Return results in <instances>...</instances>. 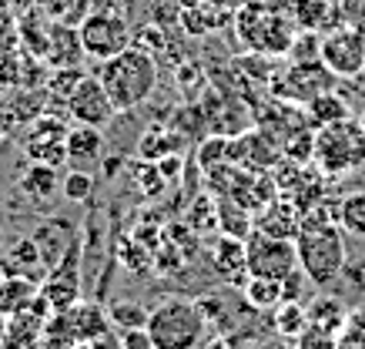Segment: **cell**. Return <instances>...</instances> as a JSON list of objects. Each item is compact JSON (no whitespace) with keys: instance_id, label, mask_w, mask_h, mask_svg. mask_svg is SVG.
Wrapping results in <instances>:
<instances>
[{"instance_id":"1","label":"cell","mask_w":365,"mask_h":349,"mask_svg":"<svg viewBox=\"0 0 365 349\" xmlns=\"http://www.w3.org/2000/svg\"><path fill=\"white\" fill-rule=\"evenodd\" d=\"M299 252V269L309 275L315 289H329L345 272V236L335 228L332 218H305L302 232L295 238Z\"/></svg>"},{"instance_id":"2","label":"cell","mask_w":365,"mask_h":349,"mask_svg":"<svg viewBox=\"0 0 365 349\" xmlns=\"http://www.w3.org/2000/svg\"><path fill=\"white\" fill-rule=\"evenodd\" d=\"M101 84L111 94L118 111H131L138 104L151 98L158 84V64L155 57L141 51V47H124L121 54L101 61Z\"/></svg>"},{"instance_id":"3","label":"cell","mask_w":365,"mask_h":349,"mask_svg":"<svg viewBox=\"0 0 365 349\" xmlns=\"http://www.w3.org/2000/svg\"><path fill=\"white\" fill-rule=\"evenodd\" d=\"M148 339L155 349H198L208 333V315L201 303L185 295H168L148 309Z\"/></svg>"},{"instance_id":"4","label":"cell","mask_w":365,"mask_h":349,"mask_svg":"<svg viewBox=\"0 0 365 349\" xmlns=\"http://www.w3.org/2000/svg\"><path fill=\"white\" fill-rule=\"evenodd\" d=\"M312 158L319 161V168L325 175H345L365 165V135L355 118L335 121L329 128L315 131V148Z\"/></svg>"},{"instance_id":"5","label":"cell","mask_w":365,"mask_h":349,"mask_svg":"<svg viewBox=\"0 0 365 349\" xmlns=\"http://www.w3.org/2000/svg\"><path fill=\"white\" fill-rule=\"evenodd\" d=\"M245 269L248 275H265V279H285L299 269V252L292 238H275L255 228L245 238Z\"/></svg>"},{"instance_id":"6","label":"cell","mask_w":365,"mask_h":349,"mask_svg":"<svg viewBox=\"0 0 365 349\" xmlns=\"http://www.w3.org/2000/svg\"><path fill=\"white\" fill-rule=\"evenodd\" d=\"M238 34L245 37V44L252 47V51H258V54H288V47H292V41H295V34H292V27H288V21H282L278 14H268L262 11L258 4H245L242 14H238Z\"/></svg>"},{"instance_id":"7","label":"cell","mask_w":365,"mask_h":349,"mask_svg":"<svg viewBox=\"0 0 365 349\" xmlns=\"http://www.w3.org/2000/svg\"><path fill=\"white\" fill-rule=\"evenodd\" d=\"M81 51L88 57H98V61H108V57L121 54L124 47H131V27L124 17L111 11H98L91 14L88 21L81 24Z\"/></svg>"},{"instance_id":"8","label":"cell","mask_w":365,"mask_h":349,"mask_svg":"<svg viewBox=\"0 0 365 349\" xmlns=\"http://www.w3.org/2000/svg\"><path fill=\"white\" fill-rule=\"evenodd\" d=\"M322 64L335 78H359L365 71V34L352 27H335L322 37Z\"/></svg>"},{"instance_id":"9","label":"cell","mask_w":365,"mask_h":349,"mask_svg":"<svg viewBox=\"0 0 365 349\" xmlns=\"http://www.w3.org/2000/svg\"><path fill=\"white\" fill-rule=\"evenodd\" d=\"M41 295L47 299L51 313H67L81 303V238L67 248V256L47 272L41 282Z\"/></svg>"},{"instance_id":"10","label":"cell","mask_w":365,"mask_h":349,"mask_svg":"<svg viewBox=\"0 0 365 349\" xmlns=\"http://www.w3.org/2000/svg\"><path fill=\"white\" fill-rule=\"evenodd\" d=\"M67 111L78 124H91V128H104L111 121L118 108H114L111 94L104 91L101 78H81L78 88L67 94Z\"/></svg>"},{"instance_id":"11","label":"cell","mask_w":365,"mask_h":349,"mask_svg":"<svg viewBox=\"0 0 365 349\" xmlns=\"http://www.w3.org/2000/svg\"><path fill=\"white\" fill-rule=\"evenodd\" d=\"M0 275H21V279H31L37 285L47 279V265L41 259L37 246H34V238H4V246H0Z\"/></svg>"},{"instance_id":"12","label":"cell","mask_w":365,"mask_h":349,"mask_svg":"<svg viewBox=\"0 0 365 349\" xmlns=\"http://www.w3.org/2000/svg\"><path fill=\"white\" fill-rule=\"evenodd\" d=\"M31 238H34V246H37V252H41V259H44L47 272L54 269L57 262L67 256V248L78 242V236H74V226H71L67 218H57V215H51V218H41Z\"/></svg>"},{"instance_id":"13","label":"cell","mask_w":365,"mask_h":349,"mask_svg":"<svg viewBox=\"0 0 365 349\" xmlns=\"http://www.w3.org/2000/svg\"><path fill=\"white\" fill-rule=\"evenodd\" d=\"M41 295V285L31 279H21V275H0V313L14 319V315L34 309Z\"/></svg>"},{"instance_id":"14","label":"cell","mask_w":365,"mask_h":349,"mask_svg":"<svg viewBox=\"0 0 365 349\" xmlns=\"http://www.w3.org/2000/svg\"><path fill=\"white\" fill-rule=\"evenodd\" d=\"M292 21L302 31L322 34L325 27H339L335 0H292Z\"/></svg>"},{"instance_id":"15","label":"cell","mask_w":365,"mask_h":349,"mask_svg":"<svg viewBox=\"0 0 365 349\" xmlns=\"http://www.w3.org/2000/svg\"><path fill=\"white\" fill-rule=\"evenodd\" d=\"M305 315H309V326L325 329V333H342L349 323V309H345L335 295H312V303H305Z\"/></svg>"},{"instance_id":"16","label":"cell","mask_w":365,"mask_h":349,"mask_svg":"<svg viewBox=\"0 0 365 349\" xmlns=\"http://www.w3.org/2000/svg\"><path fill=\"white\" fill-rule=\"evenodd\" d=\"M345 118H352V111H349L345 98H339L335 91H322L312 101H305V121H309L315 131H319V128H329V124H335V121H345Z\"/></svg>"},{"instance_id":"17","label":"cell","mask_w":365,"mask_h":349,"mask_svg":"<svg viewBox=\"0 0 365 349\" xmlns=\"http://www.w3.org/2000/svg\"><path fill=\"white\" fill-rule=\"evenodd\" d=\"M101 148H104V135H101V128L78 124L74 131H67V158H71L74 165H91V161H98Z\"/></svg>"},{"instance_id":"18","label":"cell","mask_w":365,"mask_h":349,"mask_svg":"<svg viewBox=\"0 0 365 349\" xmlns=\"http://www.w3.org/2000/svg\"><path fill=\"white\" fill-rule=\"evenodd\" d=\"M339 228L345 236H355V238H365V188L359 192H349L339 202Z\"/></svg>"},{"instance_id":"19","label":"cell","mask_w":365,"mask_h":349,"mask_svg":"<svg viewBox=\"0 0 365 349\" xmlns=\"http://www.w3.org/2000/svg\"><path fill=\"white\" fill-rule=\"evenodd\" d=\"M245 303L255 309H275L282 305V282L265 275H248L245 279Z\"/></svg>"},{"instance_id":"20","label":"cell","mask_w":365,"mask_h":349,"mask_svg":"<svg viewBox=\"0 0 365 349\" xmlns=\"http://www.w3.org/2000/svg\"><path fill=\"white\" fill-rule=\"evenodd\" d=\"M21 188L31 198H47V195L54 192H61V181H57V171H54V165H44V161H34L31 165V171L21 178Z\"/></svg>"},{"instance_id":"21","label":"cell","mask_w":365,"mask_h":349,"mask_svg":"<svg viewBox=\"0 0 365 349\" xmlns=\"http://www.w3.org/2000/svg\"><path fill=\"white\" fill-rule=\"evenodd\" d=\"M275 329L278 336L299 339L309 329V315H305V303H282L275 305Z\"/></svg>"},{"instance_id":"22","label":"cell","mask_w":365,"mask_h":349,"mask_svg":"<svg viewBox=\"0 0 365 349\" xmlns=\"http://www.w3.org/2000/svg\"><path fill=\"white\" fill-rule=\"evenodd\" d=\"M215 265H218L222 275H232V279H238V272H248L245 269V242H238V238H222L218 256H215Z\"/></svg>"},{"instance_id":"23","label":"cell","mask_w":365,"mask_h":349,"mask_svg":"<svg viewBox=\"0 0 365 349\" xmlns=\"http://www.w3.org/2000/svg\"><path fill=\"white\" fill-rule=\"evenodd\" d=\"M108 323H114V326L121 329V333H128V329H144V326H148V309H144V305H138V303H128V299H121V303L111 305Z\"/></svg>"},{"instance_id":"24","label":"cell","mask_w":365,"mask_h":349,"mask_svg":"<svg viewBox=\"0 0 365 349\" xmlns=\"http://www.w3.org/2000/svg\"><path fill=\"white\" fill-rule=\"evenodd\" d=\"M288 57H292V64H312V61H322V34H315V31H302V37H295L292 47H288Z\"/></svg>"},{"instance_id":"25","label":"cell","mask_w":365,"mask_h":349,"mask_svg":"<svg viewBox=\"0 0 365 349\" xmlns=\"http://www.w3.org/2000/svg\"><path fill=\"white\" fill-rule=\"evenodd\" d=\"M61 195H64L67 202H88L91 195H94V178L81 168L67 171L64 178H61Z\"/></svg>"},{"instance_id":"26","label":"cell","mask_w":365,"mask_h":349,"mask_svg":"<svg viewBox=\"0 0 365 349\" xmlns=\"http://www.w3.org/2000/svg\"><path fill=\"white\" fill-rule=\"evenodd\" d=\"M335 14H339V27H352L365 34V0H339Z\"/></svg>"},{"instance_id":"27","label":"cell","mask_w":365,"mask_h":349,"mask_svg":"<svg viewBox=\"0 0 365 349\" xmlns=\"http://www.w3.org/2000/svg\"><path fill=\"white\" fill-rule=\"evenodd\" d=\"M295 343H299V349H339V336L335 333H325V329H315V326L305 329Z\"/></svg>"},{"instance_id":"28","label":"cell","mask_w":365,"mask_h":349,"mask_svg":"<svg viewBox=\"0 0 365 349\" xmlns=\"http://www.w3.org/2000/svg\"><path fill=\"white\" fill-rule=\"evenodd\" d=\"M339 349H365V333H359L355 326H345L339 333Z\"/></svg>"},{"instance_id":"29","label":"cell","mask_w":365,"mask_h":349,"mask_svg":"<svg viewBox=\"0 0 365 349\" xmlns=\"http://www.w3.org/2000/svg\"><path fill=\"white\" fill-rule=\"evenodd\" d=\"M124 346L128 349H155L151 339H148V329H128V333H124Z\"/></svg>"},{"instance_id":"30","label":"cell","mask_w":365,"mask_h":349,"mask_svg":"<svg viewBox=\"0 0 365 349\" xmlns=\"http://www.w3.org/2000/svg\"><path fill=\"white\" fill-rule=\"evenodd\" d=\"M178 168H181V158H178V155H168V158H161V165H158V171H161L165 178H171V175H178Z\"/></svg>"},{"instance_id":"31","label":"cell","mask_w":365,"mask_h":349,"mask_svg":"<svg viewBox=\"0 0 365 349\" xmlns=\"http://www.w3.org/2000/svg\"><path fill=\"white\" fill-rule=\"evenodd\" d=\"M345 326H355L359 333H365V305H359V309H349V323Z\"/></svg>"},{"instance_id":"32","label":"cell","mask_w":365,"mask_h":349,"mask_svg":"<svg viewBox=\"0 0 365 349\" xmlns=\"http://www.w3.org/2000/svg\"><path fill=\"white\" fill-rule=\"evenodd\" d=\"M265 349H299V343H295V339H285V336H282V339H275V343H268Z\"/></svg>"},{"instance_id":"33","label":"cell","mask_w":365,"mask_h":349,"mask_svg":"<svg viewBox=\"0 0 365 349\" xmlns=\"http://www.w3.org/2000/svg\"><path fill=\"white\" fill-rule=\"evenodd\" d=\"M7 329H11V319H7V315L0 313V346L7 343Z\"/></svg>"},{"instance_id":"34","label":"cell","mask_w":365,"mask_h":349,"mask_svg":"<svg viewBox=\"0 0 365 349\" xmlns=\"http://www.w3.org/2000/svg\"><path fill=\"white\" fill-rule=\"evenodd\" d=\"M208 349H235V346H232V343H225V339H218V343H211Z\"/></svg>"},{"instance_id":"35","label":"cell","mask_w":365,"mask_h":349,"mask_svg":"<svg viewBox=\"0 0 365 349\" xmlns=\"http://www.w3.org/2000/svg\"><path fill=\"white\" fill-rule=\"evenodd\" d=\"M355 121H359V128H362V135H365V108L359 111V118H355Z\"/></svg>"},{"instance_id":"36","label":"cell","mask_w":365,"mask_h":349,"mask_svg":"<svg viewBox=\"0 0 365 349\" xmlns=\"http://www.w3.org/2000/svg\"><path fill=\"white\" fill-rule=\"evenodd\" d=\"M0 246H4V228H0Z\"/></svg>"}]
</instances>
